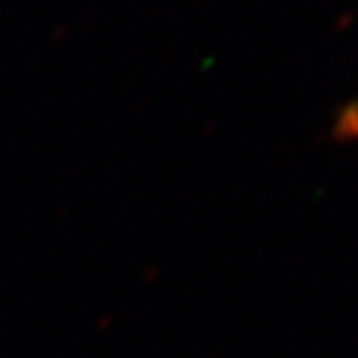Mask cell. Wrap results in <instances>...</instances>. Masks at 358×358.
<instances>
[{
    "label": "cell",
    "mask_w": 358,
    "mask_h": 358,
    "mask_svg": "<svg viewBox=\"0 0 358 358\" xmlns=\"http://www.w3.org/2000/svg\"><path fill=\"white\" fill-rule=\"evenodd\" d=\"M338 133L345 135V138H352V140L358 138V100L340 117Z\"/></svg>",
    "instance_id": "obj_1"
}]
</instances>
